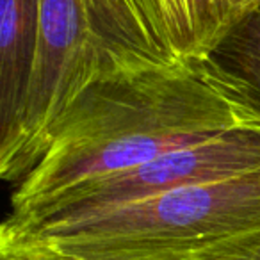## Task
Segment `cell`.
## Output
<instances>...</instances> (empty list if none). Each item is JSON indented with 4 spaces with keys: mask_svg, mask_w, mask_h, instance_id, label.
Instances as JSON below:
<instances>
[{
    "mask_svg": "<svg viewBox=\"0 0 260 260\" xmlns=\"http://www.w3.org/2000/svg\"><path fill=\"white\" fill-rule=\"evenodd\" d=\"M260 128V109L209 59L96 84L59 118L16 185L22 214L77 185L234 130Z\"/></svg>",
    "mask_w": 260,
    "mask_h": 260,
    "instance_id": "cell-1",
    "label": "cell"
},
{
    "mask_svg": "<svg viewBox=\"0 0 260 260\" xmlns=\"http://www.w3.org/2000/svg\"><path fill=\"white\" fill-rule=\"evenodd\" d=\"M178 64L146 0H40L36 59L16 134L0 148L2 178L18 185L27 177L89 87Z\"/></svg>",
    "mask_w": 260,
    "mask_h": 260,
    "instance_id": "cell-2",
    "label": "cell"
},
{
    "mask_svg": "<svg viewBox=\"0 0 260 260\" xmlns=\"http://www.w3.org/2000/svg\"><path fill=\"white\" fill-rule=\"evenodd\" d=\"M260 230V170L175 189L72 221L2 234L43 241L84 260H191L205 249Z\"/></svg>",
    "mask_w": 260,
    "mask_h": 260,
    "instance_id": "cell-3",
    "label": "cell"
},
{
    "mask_svg": "<svg viewBox=\"0 0 260 260\" xmlns=\"http://www.w3.org/2000/svg\"><path fill=\"white\" fill-rule=\"evenodd\" d=\"M256 170H260V128L234 130L171 150L132 170L77 185L27 212L9 214L4 224L23 228L62 223L175 189L228 180Z\"/></svg>",
    "mask_w": 260,
    "mask_h": 260,
    "instance_id": "cell-4",
    "label": "cell"
},
{
    "mask_svg": "<svg viewBox=\"0 0 260 260\" xmlns=\"http://www.w3.org/2000/svg\"><path fill=\"white\" fill-rule=\"evenodd\" d=\"M146 6L171 54L180 62H200L258 11L260 0H146Z\"/></svg>",
    "mask_w": 260,
    "mask_h": 260,
    "instance_id": "cell-5",
    "label": "cell"
},
{
    "mask_svg": "<svg viewBox=\"0 0 260 260\" xmlns=\"http://www.w3.org/2000/svg\"><path fill=\"white\" fill-rule=\"evenodd\" d=\"M40 0H0V148L16 134L38 47Z\"/></svg>",
    "mask_w": 260,
    "mask_h": 260,
    "instance_id": "cell-6",
    "label": "cell"
},
{
    "mask_svg": "<svg viewBox=\"0 0 260 260\" xmlns=\"http://www.w3.org/2000/svg\"><path fill=\"white\" fill-rule=\"evenodd\" d=\"M260 109V9L241 22L209 57Z\"/></svg>",
    "mask_w": 260,
    "mask_h": 260,
    "instance_id": "cell-7",
    "label": "cell"
},
{
    "mask_svg": "<svg viewBox=\"0 0 260 260\" xmlns=\"http://www.w3.org/2000/svg\"><path fill=\"white\" fill-rule=\"evenodd\" d=\"M0 260H84L36 239L0 232Z\"/></svg>",
    "mask_w": 260,
    "mask_h": 260,
    "instance_id": "cell-8",
    "label": "cell"
},
{
    "mask_svg": "<svg viewBox=\"0 0 260 260\" xmlns=\"http://www.w3.org/2000/svg\"><path fill=\"white\" fill-rule=\"evenodd\" d=\"M191 260H260V230L212 246Z\"/></svg>",
    "mask_w": 260,
    "mask_h": 260,
    "instance_id": "cell-9",
    "label": "cell"
}]
</instances>
